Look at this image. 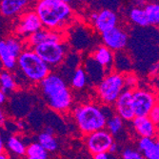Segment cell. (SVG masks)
I'll list each match as a JSON object with an SVG mask.
<instances>
[{
    "label": "cell",
    "instance_id": "1",
    "mask_svg": "<svg viewBox=\"0 0 159 159\" xmlns=\"http://www.w3.org/2000/svg\"><path fill=\"white\" fill-rule=\"evenodd\" d=\"M39 89L48 107L54 111H67L73 105V95L59 75L51 73L39 83Z\"/></svg>",
    "mask_w": 159,
    "mask_h": 159
},
{
    "label": "cell",
    "instance_id": "2",
    "mask_svg": "<svg viewBox=\"0 0 159 159\" xmlns=\"http://www.w3.org/2000/svg\"><path fill=\"white\" fill-rule=\"evenodd\" d=\"M35 11L43 26L50 30L62 32L74 18L70 4L62 0H37Z\"/></svg>",
    "mask_w": 159,
    "mask_h": 159
},
{
    "label": "cell",
    "instance_id": "3",
    "mask_svg": "<svg viewBox=\"0 0 159 159\" xmlns=\"http://www.w3.org/2000/svg\"><path fill=\"white\" fill-rule=\"evenodd\" d=\"M74 117L79 131L85 135L106 129L108 120L104 108L93 103L77 106L74 111Z\"/></svg>",
    "mask_w": 159,
    "mask_h": 159
},
{
    "label": "cell",
    "instance_id": "4",
    "mask_svg": "<svg viewBox=\"0 0 159 159\" xmlns=\"http://www.w3.org/2000/svg\"><path fill=\"white\" fill-rule=\"evenodd\" d=\"M19 73L32 84H39L51 74V66L37 54L34 48L25 49L17 59Z\"/></svg>",
    "mask_w": 159,
    "mask_h": 159
},
{
    "label": "cell",
    "instance_id": "5",
    "mask_svg": "<svg viewBox=\"0 0 159 159\" xmlns=\"http://www.w3.org/2000/svg\"><path fill=\"white\" fill-rule=\"evenodd\" d=\"M126 89L124 75L120 73L107 74L96 87L97 96L104 105H114Z\"/></svg>",
    "mask_w": 159,
    "mask_h": 159
},
{
    "label": "cell",
    "instance_id": "6",
    "mask_svg": "<svg viewBox=\"0 0 159 159\" xmlns=\"http://www.w3.org/2000/svg\"><path fill=\"white\" fill-rule=\"evenodd\" d=\"M34 51L51 67H57L65 60L67 46L62 41H47L35 46Z\"/></svg>",
    "mask_w": 159,
    "mask_h": 159
},
{
    "label": "cell",
    "instance_id": "7",
    "mask_svg": "<svg viewBox=\"0 0 159 159\" xmlns=\"http://www.w3.org/2000/svg\"><path fill=\"white\" fill-rule=\"evenodd\" d=\"M113 142V135L107 129H99L85 136L86 147L93 155L98 152H109Z\"/></svg>",
    "mask_w": 159,
    "mask_h": 159
},
{
    "label": "cell",
    "instance_id": "8",
    "mask_svg": "<svg viewBox=\"0 0 159 159\" xmlns=\"http://www.w3.org/2000/svg\"><path fill=\"white\" fill-rule=\"evenodd\" d=\"M133 92L135 116H149L157 102L155 95L151 91L144 89H137Z\"/></svg>",
    "mask_w": 159,
    "mask_h": 159
},
{
    "label": "cell",
    "instance_id": "9",
    "mask_svg": "<svg viewBox=\"0 0 159 159\" xmlns=\"http://www.w3.org/2000/svg\"><path fill=\"white\" fill-rule=\"evenodd\" d=\"M43 23L37 14L34 11H27L20 17L19 22L16 26V34L24 38H28L34 33L42 29Z\"/></svg>",
    "mask_w": 159,
    "mask_h": 159
},
{
    "label": "cell",
    "instance_id": "10",
    "mask_svg": "<svg viewBox=\"0 0 159 159\" xmlns=\"http://www.w3.org/2000/svg\"><path fill=\"white\" fill-rule=\"evenodd\" d=\"M101 38H102L103 44L113 52H120L124 50L129 40L127 33L117 26L101 34Z\"/></svg>",
    "mask_w": 159,
    "mask_h": 159
},
{
    "label": "cell",
    "instance_id": "11",
    "mask_svg": "<svg viewBox=\"0 0 159 159\" xmlns=\"http://www.w3.org/2000/svg\"><path fill=\"white\" fill-rule=\"evenodd\" d=\"M115 112L125 120L132 121L135 117L134 107V92L132 90L125 89L120 94L116 102L114 103Z\"/></svg>",
    "mask_w": 159,
    "mask_h": 159
},
{
    "label": "cell",
    "instance_id": "12",
    "mask_svg": "<svg viewBox=\"0 0 159 159\" xmlns=\"http://www.w3.org/2000/svg\"><path fill=\"white\" fill-rule=\"evenodd\" d=\"M63 34L60 31L50 30L45 27L40 29L39 31L34 33L28 38H26V46L27 48H34L35 46L44 43L47 41H62Z\"/></svg>",
    "mask_w": 159,
    "mask_h": 159
},
{
    "label": "cell",
    "instance_id": "13",
    "mask_svg": "<svg viewBox=\"0 0 159 159\" xmlns=\"http://www.w3.org/2000/svg\"><path fill=\"white\" fill-rule=\"evenodd\" d=\"M133 128L137 135L140 137L158 136V127L149 116H135L133 120Z\"/></svg>",
    "mask_w": 159,
    "mask_h": 159
},
{
    "label": "cell",
    "instance_id": "14",
    "mask_svg": "<svg viewBox=\"0 0 159 159\" xmlns=\"http://www.w3.org/2000/svg\"><path fill=\"white\" fill-rule=\"evenodd\" d=\"M118 17L113 11L109 9H104L98 12L96 20L93 22V26L95 30L102 34L106 31L117 26Z\"/></svg>",
    "mask_w": 159,
    "mask_h": 159
},
{
    "label": "cell",
    "instance_id": "15",
    "mask_svg": "<svg viewBox=\"0 0 159 159\" xmlns=\"http://www.w3.org/2000/svg\"><path fill=\"white\" fill-rule=\"evenodd\" d=\"M92 57L104 70H109L110 73H111V70L113 67L114 60L112 50H111L106 45H101L94 50L93 53L92 54Z\"/></svg>",
    "mask_w": 159,
    "mask_h": 159
},
{
    "label": "cell",
    "instance_id": "16",
    "mask_svg": "<svg viewBox=\"0 0 159 159\" xmlns=\"http://www.w3.org/2000/svg\"><path fill=\"white\" fill-rule=\"evenodd\" d=\"M29 4V0H1L0 11L5 17H13L21 13Z\"/></svg>",
    "mask_w": 159,
    "mask_h": 159
},
{
    "label": "cell",
    "instance_id": "17",
    "mask_svg": "<svg viewBox=\"0 0 159 159\" xmlns=\"http://www.w3.org/2000/svg\"><path fill=\"white\" fill-rule=\"evenodd\" d=\"M138 149L146 159H159V146L152 137H140Z\"/></svg>",
    "mask_w": 159,
    "mask_h": 159
},
{
    "label": "cell",
    "instance_id": "18",
    "mask_svg": "<svg viewBox=\"0 0 159 159\" xmlns=\"http://www.w3.org/2000/svg\"><path fill=\"white\" fill-rule=\"evenodd\" d=\"M0 59H1L3 68L7 70H13L17 68L18 57H16L9 50L4 39L0 42Z\"/></svg>",
    "mask_w": 159,
    "mask_h": 159
},
{
    "label": "cell",
    "instance_id": "19",
    "mask_svg": "<svg viewBox=\"0 0 159 159\" xmlns=\"http://www.w3.org/2000/svg\"><path fill=\"white\" fill-rule=\"evenodd\" d=\"M6 148L7 150L16 157H22L26 155V150L27 146L24 144L22 140H20L19 137L16 135H11L8 137L6 142Z\"/></svg>",
    "mask_w": 159,
    "mask_h": 159
},
{
    "label": "cell",
    "instance_id": "20",
    "mask_svg": "<svg viewBox=\"0 0 159 159\" xmlns=\"http://www.w3.org/2000/svg\"><path fill=\"white\" fill-rule=\"evenodd\" d=\"M25 156L28 159H47L49 157V152L37 141L27 146Z\"/></svg>",
    "mask_w": 159,
    "mask_h": 159
},
{
    "label": "cell",
    "instance_id": "21",
    "mask_svg": "<svg viewBox=\"0 0 159 159\" xmlns=\"http://www.w3.org/2000/svg\"><path fill=\"white\" fill-rule=\"evenodd\" d=\"M129 19L131 21L139 27H148L150 22L147 16V12L144 8L135 7L129 11Z\"/></svg>",
    "mask_w": 159,
    "mask_h": 159
},
{
    "label": "cell",
    "instance_id": "22",
    "mask_svg": "<svg viewBox=\"0 0 159 159\" xmlns=\"http://www.w3.org/2000/svg\"><path fill=\"white\" fill-rule=\"evenodd\" d=\"M0 84H1V91L5 93L16 91L17 83L16 79L10 73V70H3L0 75Z\"/></svg>",
    "mask_w": 159,
    "mask_h": 159
},
{
    "label": "cell",
    "instance_id": "23",
    "mask_svg": "<svg viewBox=\"0 0 159 159\" xmlns=\"http://www.w3.org/2000/svg\"><path fill=\"white\" fill-rule=\"evenodd\" d=\"M124 121L125 120L120 116V115H118L116 112H115L108 117L106 129L113 136H116L122 132L123 127H124Z\"/></svg>",
    "mask_w": 159,
    "mask_h": 159
},
{
    "label": "cell",
    "instance_id": "24",
    "mask_svg": "<svg viewBox=\"0 0 159 159\" xmlns=\"http://www.w3.org/2000/svg\"><path fill=\"white\" fill-rule=\"evenodd\" d=\"M37 140L49 152H54L55 151L58 150V142H57L53 134L43 132L38 135Z\"/></svg>",
    "mask_w": 159,
    "mask_h": 159
},
{
    "label": "cell",
    "instance_id": "25",
    "mask_svg": "<svg viewBox=\"0 0 159 159\" xmlns=\"http://www.w3.org/2000/svg\"><path fill=\"white\" fill-rule=\"evenodd\" d=\"M73 88L76 90H82L87 84V74L83 68H77L75 70L70 79Z\"/></svg>",
    "mask_w": 159,
    "mask_h": 159
},
{
    "label": "cell",
    "instance_id": "26",
    "mask_svg": "<svg viewBox=\"0 0 159 159\" xmlns=\"http://www.w3.org/2000/svg\"><path fill=\"white\" fill-rule=\"evenodd\" d=\"M4 40L6 42L9 50L16 57H18L21 54V52L27 48V46L26 47L24 46V43L16 36H9Z\"/></svg>",
    "mask_w": 159,
    "mask_h": 159
},
{
    "label": "cell",
    "instance_id": "27",
    "mask_svg": "<svg viewBox=\"0 0 159 159\" xmlns=\"http://www.w3.org/2000/svg\"><path fill=\"white\" fill-rule=\"evenodd\" d=\"M150 25L159 26V3H149L145 7Z\"/></svg>",
    "mask_w": 159,
    "mask_h": 159
},
{
    "label": "cell",
    "instance_id": "28",
    "mask_svg": "<svg viewBox=\"0 0 159 159\" xmlns=\"http://www.w3.org/2000/svg\"><path fill=\"white\" fill-rule=\"evenodd\" d=\"M121 157L124 159H142L144 158L143 153L140 152V150L132 149V148H126L121 152Z\"/></svg>",
    "mask_w": 159,
    "mask_h": 159
},
{
    "label": "cell",
    "instance_id": "29",
    "mask_svg": "<svg viewBox=\"0 0 159 159\" xmlns=\"http://www.w3.org/2000/svg\"><path fill=\"white\" fill-rule=\"evenodd\" d=\"M124 78H125L126 89L132 90V91L135 90L134 88L136 87V84H137V77L135 76V75L127 74V75H124Z\"/></svg>",
    "mask_w": 159,
    "mask_h": 159
},
{
    "label": "cell",
    "instance_id": "30",
    "mask_svg": "<svg viewBox=\"0 0 159 159\" xmlns=\"http://www.w3.org/2000/svg\"><path fill=\"white\" fill-rule=\"evenodd\" d=\"M149 117L159 128V102H158V101L156 102V104L154 105V107L152 108V110L151 111Z\"/></svg>",
    "mask_w": 159,
    "mask_h": 159
},
{
    "label": "cell",
    "instance_id": "31",
    "mask_svg": "<svg viewBox=\"0 0 159 159\" xmlns=\"http://www.w3.org/2000/svg\"><path fill=\"white\" fill-rule=\"evenodd\" d=\"M93 157L94 159H109L112 156L111 155V153L109 152H98L96 154H93Z\"/></svg>",
    "mask_w": 159,
    "mask_h": 159
},
{
    "label": "cell",
    "instance_id": "32",
    "mask_svg": "<svg viewBox=\"0 0 159 159\" xmlns=\"http://www.w3.org/2000/svg\"><path fill=\"white\" fill-rule=\"evenodd\" d=\"M117 150H118L117 144L115 143V142H113V144L111 146V148H110V150H109V152H110L111 154H114V153H116V152H117Z\"/></svg>",
    "mask_w": 159,
    "mask_h": 159
},
{
    "label": "cell",
    "instance_id": "33",
    "mask_svg": "<svg viewBox=\"0 0 159 159\" xmlns=\"http://www.w3.org/2000/svg\"><path fill=\"white\" fill-rule=\"evenodd\" d=\"M6 100H7V93L1 91L0 92V104H4Z\"/></svg>",
    "mask_w": 159,
    "mask_h": 159
},
{
    "label": "cell",
    "instance_id": "34",
    "mask_svg": "<svg viewBox=\"0 0 159 159\" xmlns=\"http://www.w3.org/2000/svg\"><path fill=\"white\" fill-rule=\"evenodd\" d=\"M44 132H46V133H48V134H54V129H53V128H52L51 126L46 127L45 129H44Z\"/></svg>",
    "mask_w": 159,
    "mask_h": 159
},
{
    "label": "cell",
    "instance_id": "35",
    "mask_svg": "<svg viewBox=\"0 0 159 159\" xmlns=\"http://www.w3.org/2000/svg\"><path fill=\"white\" fill-rule=\"evenodd\" d=\"M97 16H98V12H93V13L91 14V16H90V18H91V20H92L93 23L96 20Z\"/></svg>",
    "mask_w": 159,
    "mask_h": 159
},
{
    "label": "cell",
    "instance_id": "36",
    "mask_svg": "<svg viewBox=\"0 0 159 159\" xmlns=\"http://www.w3.org/2000/svg\"><path fill=\"white\" fill-rule=\"evenodd\" d=\"M16 126H17L20 129H25V123H24L23 121H21V120H19V121L17 122Z\"/></svg>",
    "mask_w": 159,
    "mask_h": 159
},
{
    "label": "cell",
    "instance_id": "37",
    "mask_svg": "<svg viewBox=\"0 0 159 159\" xmlns=\"http://www.w3.org/2000/svg\"><path fill=\"white\" fill-rule=\"evenodd\" d=\"M151 70H152V71H158V70H159V63L154 64V65L151 68Z\"/></svg>",
    "mask_w": 159,
    "mask_h": 159
},
{
    "label": "cell",
    "instance_id": "38",
    "mask_svg": "<svg viewBox=\"0 0 159 159\" xmlns=\"http://www.w3.org/2000/svg\"><path fill=\"white\" fill-rule=\"evenodd\" d=\"M8 153L6 152H1V153H0V158H1V159H6V158H8L9 156L7 155Z\"/></svg>",
    "mask_w": 159,
    "mask_h": 159
},
{
    "label": "cell",
    "instance_id": "39",
    "mask_svg": "<svg viewBox=\"0 0 159 159\" xmlns=\"http://www.w3.org/2000/svg\"><path fill=\"white\" fill-rule=\"evenodd\" d=\"M0 122H1V125L4 124V114H3L2 111H1V112H0Z\"/></svg>",
    "mask_w": 159,
    "mask_h": 159
},
{
    "label": "cell",
    "instance_id": "40",
    "mask_svg": "<svg viewBox=\"0 0 159 159\" xmlns=\"http://www.w3.org/2000/svg\"><path fill=\"white\" fill-rule=\"evenodd\" d=\"M62 1H64V2H67V3H69V4H70L71 1H73V0H62Z\"/></svg>",
    "mask_w": 159,
    "mask_h": 159
},
{
    "label": "cell",
    "instance_id": "41",
    "mask_svg": "<svg viewBox=\"0 0 159 159\" xmlns=\"http://www.w3.org/2000/svg\"><path fill=\"white\" fill-rule=\"evenodd\" d=\"M157 144H158V146H159V140L157 141Z\"/></svg>",
    "mask_w": 159,
    "mask_h": 159
},
{
    "label": "cell",
    "instance_id": "42",
    "mask_svg": "<svg viewBox=\"0 0 159 159\" xmlns=\"http://www.w3.org/2000/svg\"><path fill=\"white\" fill-rule=\"evenodd\" d=\"M158 137H159V129H158Z\"/></svg>",
    "mask_w": 159,
    "mask_h": 159
}]
</instances>
